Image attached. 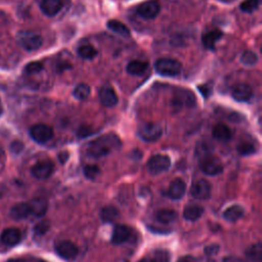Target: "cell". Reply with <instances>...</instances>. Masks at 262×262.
Listing matches in <instances>:
<instances>
[{
  "label": "cell",
  "instance_id": "6da1fadb",
  "mask_svg": "<svg viewBox=\"0 0 262 262\" xmlns=\"http://www.w3.org/2000/svg\"><path fill=\"white\" fill-rule=\"evenodd\" d=\"M121 140L113 133L102 135L99 138L92 140L87 147V155L92 158L105 157L112 152L120 149Z\"/></svg>",
  "mask_w": 262,
  "mask_h": 262
},
{
  "label": "cell",
  "instance_id": "7a4b0ae2",
  "mask_svg": "<svg viewBox=\"0 0 262 262\" xmlns=\"http://www.w3.org/2000/svg\"><path fill=\"white\" fill-rule=\"evenodd\" d=\"M155 70L158 74L166 77L178 76L181 72V64L173 59H159L155 64Z\"/></svg>",
  "mask_w": 262,
  "mask_h": 262
},
{
  "label": "cell",
  "instance_id": "3957f363",
  "mask_svg": "<svg viewBox=\"0 0 262 262\" xmlns=\"http://www.w3.org/2000/svg\"><path fill=\"white\" fill-rule=\"evenodd\" d=\"M18 41L20 45L28 52L39 50L43 42L42 37L33 31H21L18 34Z\"/></svg>",
  "mask_w": 262,
  "mask_h": 262
},
{
  "label": "cell",
  "instance_id": "277c9868",
  "mask_svg": "<svg viewBox=\"0 0 262 262\" xmlns=\"http://www.w3.org/2000/svg\"><path fill=\"white\" fill-rule=\"evenodd\" d=\"M171 166V160L166 155H156L153 156L148 164L147 169L151 174H160L167 171Z\"/></svg>",
  "mask_w": 262,
  "mask_h": 262
},
{
  "label": "cell",
  "instance_id": "5b68a950",
  "mask_svg": "<svg viewBox=\"0 0 262 262\" xmlns=\"http://www.w3.org/2000/svg\"><path fill=\"white\" fill-rule=\"evenodd\" d=\"M163 134V129L156 123H146L138 128V135L141 139L148 142L158 140Z\"/></svg>",
  "mask_w": 262,
  "mask_h": 262
},
{
  "label": "cell",
  "instance_id": "8992f818",
  "mask_svg": "<svg viewBox=\"0 0 262 262\" xmlns=\"http://www.w3.org/2000/svg\"><path fill=\"white\" fill-rule=\"evenodd\" d=\"M201 170L207 175H218L223 171L221 161L213 156H205L200 162Z\"/></svg>",
  "mask_w": 262,
  "mask_h": 262
},
{
  "label": "cell",
  "instance_id": "52a82bcc",
  "mask_svg": "<svg viewBox=\"0 0 262 262\" xmlns=\"http://www.w3.org/2000/svg\"><path fill=\"white\" fill-rule=\"evenodd\" d=\"M196 106V99L193 92L187 90H178L172 100V107L174 110H181L182 108H192Z\"/></svg>",
  "mask_w": 262,
  "mask_h": 262
},
{
  "label": "cell",
  "instance_id": "ba28073f",
  "mask_svg": "<svg viewBox=\"0 0 262 262\" xmlns=\"http://www.w3.org/2000/svg\"><path fill=\"white\" fill-rule=\"evenodd\" d=\"M31 137L38 144H45L54 137V130L46 124H36L30 130Z\"/></svg>",
  "mask_w": 262,
  "mask_h": 262
},
{
  "label": "cell",
  "instance_id": "9c48e42d",
  "mask_svg": "<svg viewBox=\"0 0 262 262\" xmlns=\"http://www.w3.org/2000/svg\"><path fill=\"white\" fill-rule=\"evenodd\" d=\"M160 13V5L155 0H149L139 6L137 9V14L140 18L145 20H153Z\"/></svg>",
  "mask_w": 262,
  "mask_h": 262
},
{
  "label": "cell",
  "instance_id": "30bf717a",
  "mask_svg": "<svg viewBox=\"0 0 262 262\" xmlns=\"http://www.w3.org/2000/svg\"><path fill=\"white\" fill-rule=\"evenodd\" d=\"M54 169H55V166L53 162L42 161L34 165L31 172L35 178L39 180H44V179H47L53 174Z\"/></svg>",
  "mask_w": 262,
  "mask_h": 262
},
{
  "label": "cell",
  "instance_id": "8fae6325",
  "mask_svg": "<svg viewBox=\"0 0 262 262\" xmlns=\"http://www.w3.org/2000/svg\"><path fill=\"white\" fill-rule=\"evenodd\" d=\"M56 251L62 258L67 260H72L78 255L77 246L70 241H63L59 243L56 247Z\"/></svg>",
  "mask_w": 262,
  "mask_h": 262
},
{
  "label": "cell",
  "instance_id": "7c38bea8",
  "mask_svg": "<svg viewBox=\"0 0 262 262\" xmlns=\"http://www.w3.org/2000/svg\"><path fill=\"white\" fill-rule=\"evenodd\" d=\"M190 193L198 200H206L211 195V184L205 179H200L193 184Z\"/></svg>",
  "mask_w": 262,
  "mask_h": 262
},
{
  "label": "cell",
  "instance_id": "4fadbf2b",
  "mask_svg": "<svg viewBox=\"0 0 262 262\" xmlns=\"http://www.w3.org/2000/svg\"><path fill=\"white\" fill-rule=\"evenodd\" d=\"M253 96V91L250 85L246 83H239L236 84L231 90V97L241 103H246L251 100Z\"/></svg>",
  "mask_w": 262,
  "mask_h": 262
},
{
  "label": "cell",
  "instance_id": "5bb4252c",
  "mask_svg": "<svg viewBox=\"0 0 262 262\" xmlns=\"http://www.w3.org/2000/svg\"><path fill=\"white\" fill-rule=\"evenodd\" d=\"M131 235V228L127 225L118 224L114 227L112 234V243L115 245H121L129 240Z\"/></svg>",
  "mask_w": 262,
  "mask_h": 262
},
{
  "label": "cell",
  "instance_id": "9a60e30c",
  "mask_svg": "<svg viewBox=\"0 0 262 262\" xmlns=\"http://www.w3.org/2000/svg\"><path fill=\"white\" fill-rule=\"evenodd\" d=\"M185 190H186L185 182L180 178H176L170 183L167 195L172 200H180L184 196Z\"/></svg>",
  "mask_w": 262,
  "mask_h": 262
},
{
  "label": "cell",
  "instance_id": "2e32d148",
  "mask_svg": "<svg viewBox=\"0 0 262 262\" xmlns=\"http://www.w3.org/2000/svg\"><path fill=\"white\" fill-rule=\"evenodd\" d=\"M22 233L20 229L16 227H9L5 229L2 233V241L7 246H16L21 242Z\"/></svg>",
  "mask_w": 262,
  "mask_h": 262
},
{
  "label": "cell",
  "instance_id": "e0dca14e",
  "mask_svg": "<svg viewBox=\"0 0 262 262\" xmlns=\"http://www.w3.org/2000/svg\"><path fill=\"white\" fill-rule=\"evenodd\" d=\"M62 8V0H42L40 3V9L42 13L49 17H54L58 15Z\"/></svg>",
  "mask_w": 262,
  "mask_h": 262
},
{
  "label": "cell",
  "instance_id": "ac0fdd59",
  "mask_svg": "<svg viewBox=\"0 0 262 262\" xmlns=\"http://www.w3.org/2000/svg\"><path fill=\"white\" fill-rule=\"evenodd\" d=\"M100 100L104 106L109 107V108L115 107L118 103V97H117L116 92L114 91V89H112L111 87H108V86L101 88Z\"/></svg>",
  "mask_w": 262,
  "mask_h": 262
},
{
  "label": "cell",
  "instance_id": "d6986e66",
  "mask_svg": "<svg viewBox=\"0 0 262 262\" xmlns=\"http://www.w3.org/2000/svg\"><path fill=\"white\" fill-rule=\"evenodd\" d=\"M31 215V209L29 203H19L15 205L11 210V216L16 220H22Z\"/></svg>",
  "mask_w": 262,
  "mask_h": 262
},
{
  "label": "cell",
  "instance_id": "ffe728a7",
  "mask_svg": "<svg viewBox=\"0 0 262 262\" xmlns=\"http://www.w3.org/2000/svg\"><path fill=\"white\" fill-rule=\"evenodd\" d=\"M212 136L218 141L226 142L231 138V131L226 125L217 124L212 130Z\"/></svg>",
  "mask_w": 262,
  "mask_h": 262
},
{
  "label": "cell",
  "instance_id": "44dd1931",
  "mask_svg": "<svg viewBox=\"0 0 262 262\" xmlns=\"http://www.w3.org/2000/svg\"><path fill=\"white\" fill-rule=\"evenodd\" d=\"M31 214H33L36 217H41L45 214L47 210V202L45 199L42 198H36L31 203H29Z\"/></svg>",
  "mask_w": 262,
  "mask_h": 262
},
{
  "label": "cell",
  "instance_id": "7402d4cb",
  "mask_svg": "<svg viewBox=\"0 0 262 262\" xmlns=\"http://www.w3.org/2000/svg\"><path fill=\"white\" fill-rule=\"evenodd\" d=\"M221 37H222V33L220 31L218 30L210 31L203 36L202 38L203 45L208 50H214L216 43L221 39Z\"/></svg>",
  "mask_w": 262,
  "mask_h": 262
},
{
  "label": "cell",
  "instance_id": "603a6c76",
  "mask_svg": "<svg viewBox=\"0 0 262 262\" xmlns=\"http://www.w3.org/2000/svg\"><path fill=\"white\" fill-rule=\"evenodd\" d=\"M204 209L199 205H188L183 210V217L188 221H196L203 215Z\"/></svg>",
  "mask_w": 262,
  "mask_h": 262
},
{
  "label": "cell",
  "instance_id": "cb8c5ba5",
  "mask_svg": "<svg viewBox=\"0 0 262 262\" xmlns=\"http://www.w3.org/2000/svg\"><path fill=\"white\" fill-rule=\"evenodd\" d=\"M126 70L132 76H141L148 70V64L140 61H132L127 65Z\"/></svg>",
  "mask_w": 262,
  "mask_h": 262
},
{
  "label": "cell",
  "instance_id": "d4e9b609",
  "mask_svg": "<svg viewBox=\"0 0 262 262\" xmlns=\"http://www.w3.org/2000/svg\"><path fill=\"white\" fill-rule=\"evenodd\" d=\"M243 215H244V208L240 205H233L227 208L223 213V217L228 221H236L240 218H242Z\"/></svg>",
  "mask_w": 262,
  "mask_h": 262
},
{
  "label": "cell",
  "instance_id": "484cf974",
  "mask_svg": "<svg viewBox=\"0 0 262 262\" xmlns=\"http://www.w3.org/2000/svg\"><path fill=\"white\" fill-rule=\"evenodd\" d=\"M107 26H108V28L111 30V31H113V32H115V33H117V34H119V35H121V36H123V37H129L130 36V31H129V29L123 24V23H121V22H119V21H117V20H111V21H109L108 22V24H107Z\"/></svg>",
  "mask_w": 262,
  "mask_h": 262
},
{
  "label": "cell",
  "instance_id": "4316f807",
  "mask_svg": "<svg viewBox=\"0 0 262 262\" xmlns=\"http://www.w3.org/2000/svg\"><path fill=\"white\" fill-rule=\"evenodd\" d=\"M156 218L161 223H172L177 219V214L173 210L162 209L157 212Z\"/></svg>",
  "mask_w": 262,
  "mask_h": 262
},
{
  "label": "cell",
  "instance_id": "83f0119b",
  "mask_svg": "<svg viewBox=\"0 0 262 262\" xmlns=\"http://www.w3.org/2000/svg\"><path fill=\"white\" fill-rule=\"evenodd\" d=\"M90 91H91V89H90V86H89V85H87V84H85V83H81V84H78V85L75 87V89H74V91H73V96H74L77 100L83 101V100H85V99H87V98L89 97Z\"/></svg>",
  "mask_w": 262,
  "mask_h": 262
},
{
  "label": "cell",
  "instance_id": "f1b7e54d",
  "mask_svg": "<svg viewBox=\"0 0 262 262\" xmlns=\"http://www.w3.org/2000/svg\"><path fill=\"white\" fill-rule=\"evenodd\" d=\"M119 216L118 210L113 206H107L102 210L101 217L105 222H113Z\"/></svg>",
  "mask_w": 262,
  "mask_h": 262
},
{
  "label": "cell",
  "instance_id": "f546056e",
  "mask_svg": "<svg viewBox=\"0 0 262 262\" xmlns=\"http://www.w3.org/2000/svg\"><path fill=\"white\" fill-rule=\"evenodd\" d=\"M78 55L84 60H92L98 56V51L91 45H84L78 50Z\"/></svg>",
  "mask_w": 262,
  "mask_h": 262
},
{
  "label": "cell",
  "instance_id": "4dcf8cb0",
  "mask_svg": "<svg viewBox=\"0 0 262 262\" xmlns=\"http://www.w3.org/2000/svg\"><path fill=\"white\" fill-rule=\"evenodd\" d=\"M241 62L245 65V66H249L252 67L254 65L257 64L258 62V57L255 53L251 52V51H247L243 54L242 58H241Z\"/></svg>",
  "mask_w": 262,
  "mask_h": 262
},
{
  "label": "cell",
  "instance_id": "1f68e13d",
  "mask_svg": "<svg viewBox=\"0 0 262 262\" xmlns=\"http://www.w3.org/2000/svg\"><path fill=\"white\" fill-rule=\"evenodd\" d=\"M259 5H260V0H245V2L242 3L241 5V10L244 13L251 14L259 8Z\"/></svg>",
  "mask_w": 262,
  "mask_h": 262
},
{
  "label": "cell",
  "instance_id": "d6a6232c",
  "mask_svg": "<svg viewBox=\"0 0 262 262\" xmlns=\"http://www.w3.org/2000/svg\"><path fill=\"white\" fill-rule=\"evenodd\" d=\"M261 254H262V250H261V246L259 244L257 245H253L249 250H248V256L256 261L259 262L261 260Z\"/></svg>",
  "mask_w": 262,
  "mask_h": 262
},
{
  "label": "cell",
  "instance_id": "836d02e7",
  "mask_svg": "<svg viewBox=\"0 0 262 262\" xmlns=\"http://www.w3.org/2000/svg\"><path fill=\"white\" fill-rule=\"evenodd\" d=\"M152 262H170V254L166 250H157Z\"/></svg>",
  "mask_w": 262,
  "mask_h": 262
},
{
  "label": "cell",
  "instance_id": "e575fe53",
  "mask_svg": "<svg viewBox=\"0 0 262 262\" xmlns=\"http://www.w3.org/2000/svg\"><path fill=\"white\" fill-rule=\"evenodd\" d=\"M236 150H237L239 154H241L243 156H248V155L255 153V147L250 142H242L241 145L237 146Z\"/></svg>",
  "mask_w": 262,
  "mask_h": 262
},
{
  "label": "cell",
  "instance_id": "d590c367",
  "mask_svg": "<svg viewBox=\"0 0 262 262\" xmlns=\"http://www.w3.org/2000/svg\"><path fill=\"white\" fill-rule=\"evenodd\" d=\"M43 70V65L39 62H32L30 64H28L25 67V72L27 74H37L39 72H41Z\"/></svg>",
  "mask_w": 262,
  "mask_h": 262
},
{
  "label": "cell",
  "instance_id": "8d00e7d4",
  "mask_svg": "<svg viewBox=\"0 0 262 262\" xmlns=\"http://www.w3.org/2000/svg\"><path fill=\"white\" fill-rule=\"evenodd\" d=\"M84 174L88 179H94L100 174V168L97 165H87L84 168Z\"/></svg>",
  "mask_w": 262,
  "mask_h": 262
},
{
  "label": "cell",
  "instance_id": "74e56055",
  "mask_svg": "<svg viewBox=\"0 0 262 262\" xmlns=\"http://www.w3.org/2000/svg\"><path fill=\"white\" fill-rule=\"evenodd\" d=\"M47 228H49V224L46 222H41L38 225H36L35 232H37L38 234H42L47 230Z\"/></svg>",
  "mask_w": 262,
  "mask_h": 262
},
{
  "label": "cell",
  "instance_id": "f35d334b",
  "mask_svg": "<svg viewBox=\"0 0 262 262\" xmlns=\"http://www.w3.org/2000/svg\"><path fill=\"white\" fill-rule=\"evenodd\" d=\"M92 132L90 131V129L88 128V127H85V126H83V127H81L80 129H79V131H78V136L79 137H86V136H88L89 134H91Z\"/></svg>",
  "mask_w": 262,
  "mask_h": 262
},
{
  "label": "cell",
  "instance_id": "ab89813d",
  "mask_svg": "<svg viewBox=\"0 0 262 262\" xmlns=\"http://www.w3.org/2000/svg\"><path fill=\"white\" fill-rule=\"evenodd\" d=\"M199 90L201 91V93L203 94L204 98H208L210 96V93H211V89L207 85H201L199 87Z\"/></svg>",
  "mask_w": 262,
  "mask_h": 262
},
{
  "label": "cell",
  "instance_id": "60d3db41",
  "mask_svg": "<svg viewBox=\"0 0 262 262\" xmlns=\"http://www.w3.org/2000/svg\"><path fill=\"white\" fill-rule=\"evenodd\" d=\"M60 159H61L62 163H65V161H67V159H68V154L67 153H62L60 155Z\"/></svg>",
  "mask_w": 262,
  "mask_h": 262
},
{
  "label": "cell",
  "instance_id": "b9f144b4",
  "mask_svg": "<svg viewBox=\"0 0 262 262\" xmlns=\"http://www.w3.org/2000/svg\"><path fill=\"white\" fill-rule=\"evenodd\" d=\"M138 262H152V259H149V258H142V259H140Z\"/></svg>",
  "mask_w": 262,
  "mask_h": 262
},
{
  "label": "cell",
  "instance_id": "7bdbcfd3",
  "mask_svg": "<svg viewBox=\"0 0 262 262\" xmlns=\"http://www.w3.org/2000/svg\"><path fill=\"white\" fill-rule=\"evenodd\" d=\"M3 111H4V109H3V104H2V101H0V115L3 114Z\"/></svg>",
  "mask_w": 262,
  "mask_h": 262
},
{
  "label": "cell",
  "instance_id": "ee69618b",
  "mask_svg": "<svg viewBox=\"0 0 262 262\" xmlns=\"http://www.w3.org/2000/svg\"><path fill=\"white\" fill-rule=\"evenodd\" d=\"M178 262H192V261H189L188 259H181V260H179Z\"/></svg>",
  "mask_w": 262,
  "mask_h": 262
}]
</instances>
